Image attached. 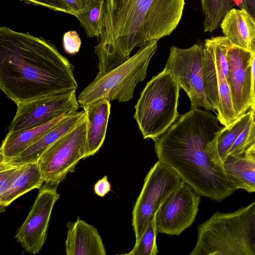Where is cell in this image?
Listing matches in <instances>:
<instances>
[{"label":"cell","instance_id":"cell-1","mask_svg":"<svg viewBox=\"0 0 255 255\" xmlns=\"http://www.w3.org/2000/svg\"><path fill=\"white\" fill-rule=\"evenodd\" d=\"M73 70L49 40L0 27V89L16 105L76 90Z\"/></svg>","mask_w":255,"mask_h":255},{"label":"cell","instance_id":"cell-2","mask_svg":"<svg viewBox=\"0 0 255 255\" xmlns=\"http://www.w3.org/2000/svg\"><path fill=\"white\" fill-rule=\"evenodd\" d=\"M219 123L217 116L191 107L154 139L159 161L173 169L200 196L217 202L237 190L224 169L215 166L205 150L222 128Z\"/></svg>","mask_w":255,"mask_h":255},{"label":"cell","instance_id":"cell-3","mask_svg":"<svg viewBox=\"0 0 255 255\" xmlns=\"http://www.w3.org/2000/svg\"><path fill=\"white\" fill-rule=\"evenodd\" d=\"M185 4V0H128L119 11L105 18L104 31L95 47L98 74L124 63L136 47L170 35Z\"/></svg>","mask_w":255,"mask_h":255},{"label":"cell","instance_id":"cell-4","mask_svg":"<svg viewBox=\"0 0 255 255\" xmlns=\"http://www.w3.org/2000/svg\"><path fill=\"white\" fill-rule=\"evenodd\" d=\"M197 229L190 255H255V201L233 212H215Z\"/></svg>","mask_w":255,"mask_h":255},{"label":"cell","instance_id":"cell-5","mask_svg":"<svg viewBox=\"0 0 255 255\" xmlns=\"http://www.w3.org/2000/svg\"><path fill=\"white\" fill-rule=\"evenodd\" d=\"M180 88L166 69L147 83L135 106L134 115L143 139L157 138L176 120Z\"/></svg>","mask_w":255,"mask_h":255},{"label":"cell","instance_id":"cell-6","mask_svg":"<svg viewBox=\"0 0 255 255\" xmlns=\"http://www.w3.org/2000/svg\"><path fill=\"white\" fill-rule=\"evenodd\" d=\"M158 48L157 41L152 42L139 49L124 63L95 79L79 95L81 108L102 99L126 102L132 99L136 86L146 76L149 62Z\"/></svg>","mask_w":255,"mask_h":255},{"label":"cell","instance_id":"cell-7","mask_svg":"<svg viewBox=\"0 0 255 255\" xmlns=\"http://www.w3.org/2000/svg\"><path fill=\"white\" fill-rule=\"evenodd\" d=\"M225 36L213 37L204 44L202 71L207 98L219 123L229 126L238 118L229 81L227 51L231 46Z\"/></svg>","mask_w":255,"mask_h":255},{"label":"cell","instance_id":"cell-8","mask_svg":"<svg viewBox=\"0 0 255 255\" xmlns=\"http://www.w3.org/2000/svg\"><path fill=\"white\" fill-rule=\"evenodd\" d=\"M182 182L173 169L159 160L151 168L132 212L135 242L140 239L162 204Z\"/></svg>","mask_w":255,"mask_h":255},{"label":"cell","instance_id":"cell-9","mask_svg":"<svg viewBox=\"0 0 255 255\" xmlns=\"http://www.w3.org/2000/svg\"><path fill=\"white\" fill-rule=\"evenodd\" d=\"M86 118L51 144L37 163L45 183L57 185L78 162L85 158Z\"/></svg>","mask_w":255,"mask_h":255},{"label":"cell","instance_id":"cell-10","mask_svg":"<svg viewBox=\"0 0 255 255\" xmlns=\"http://www.w3.org/2000/svg\"><path fill=\"white\" fill-rule=\"evenodd\" d=\"M204 45L195 44L188 48L171 47L164 69L169 70L191 102L192 108H203L215 114L205 93L202 65Z\"/></svg>","mask_w":255,"mask_h":255},{"label":"cell","instance_id":"cell-11","mask_svg":"<svg viewBox=\"0 0 255 255\" xmlns=\"http://www.w3.org/2000/svg\"><path fill=\"white\" fill-rule=\"evenodd\" d=\"M76 90L50 95L17 104V110L8 127L16 131L41 126L64 115L73 114L80 107Z\"/></svg>","mask_w":255,"mask_h":255},{"label":"cell","instance_id":"cell-12","mask_svg":"<svg viewBox=\"0 0 255 255\" xmlns=\"http://www.w3.org/2000/svg\"><path fill=\"white\" fill-rule=\"evenodd\" d=\"M57 185L45 183L39 192L25 220L14 236L26 252L37 254L44 245L54 205L60 198Z\"/></svg>","mask_w":255,"mask_h":255},{"label":"cell","instance_id":"cell-13","mask_svg":"<svg viewBox=\"0 0 255 255\" xmlns=\"http://www.w3.org/2000/svg\"><path fill=\"white\" fill-rule=\"evenodd\" d=\"M200 202V196L182 181L164 201L156 213L157 233L179 235L194 222Z\"/></svg>","mask_w":255,"mask_h":255},{"label":"cell","instance_id":"cell-14","mask_svg":"<svg viewBox=\"0 0 255 255\" xmlns=\"http://www.w3.org/2000/svg\"><path fill=\"white\" fill-rule=\"evenodd\" d=\"M227 56L229 85L234 109L239 117L247 113L252 106L253 52L231 44Z\"/></svg>","mask_w":255,"mask_h":255},{"label":"cell","instance_id":"cell-15","mask_svg":"<svg viewBox=\"0 0 255 255\" xmlns=\"http://www.w3.org/2000/svg\"><path fill=\"white\" fill-rule=\"evenodd\" d=\"M86 118L84 110L68 116L17 155L0 163L20 166L37 162L42 153L51 144L75 128Z\"/></svg>","mask_w":255,"mask_h":255},{"label":"cell","instance_id":"cell-16","mask_svg":"<svg viewBox=\"0 0 255 255\" xmlns=\"http://www.w3.org/2000/svg\"><path fill=\"white\" fill-rule=\"evenodd\" d=\"M65 240L67 255H105L102 238L97 229L78 217L75 222H68Z\"/></svg>","mask_w":255,"mask_h":255},{"label":"cell","instance_id":"cell-17","mask_svg":"<svg viewBox=\"0 0 255 255\" xmlns=\"http://www.w3.org/2000/svg\"><path fill=\"white\" fill-rule=\"evenodd\" d=\"M220 26L233 45L253 52L255 49V20L243 8L231 9Z\"/></svg>","mask_w":255,"mask_h":255},{"label":"cell","instance_id":"cell-18","mask_svg":"<svg viewBox=\"0 0 255 255\" xmlns=\"http://www.w3.org/2000/svg\"><path fill=\"white\" fill-rule=\"evenodd\" d=\"M83 109L87 120L86 158L97 152L104 143L111 112L110 101L102 99Z\"/></svg>","mask_w":255,"mask_h":255},{"label":"cell","instance_id":"cell-19","mask_svg":"<svg viewBox=\"0 0 255 255\" xmlns=\"http://www.w3.org/2000/svg\"><path fill=\"white\" fill-rule=\"evenodd\" d=\"M250 110L239 116L229 126H223L215 134L213 139L206 147V152L212 162L217 167L223 168L229 152L237 138L251 120Z\"/></svg>","mask_w":255,"mask_h":255},{"label":"cell","instance_id":"cell-20","mask_svg":"<svg viewBox=\"0 0 255 255\" xmlns=\"http://www.w3.org/2000/svg\"><path fill=\"white\" fill-rule=\"evenodd\" d=\"M69 115L61 116L38 127L8 131L0 146V162L6 161L17 155Z\"/></svg>","mask_w":255,"mask_h":255},{"label":"cell","instance_id":"cell-21","mask_svg":"<svg viewBox=\"0 0 255 255\" xmlns=\"http://www.w3.org/2000/svg\"><path fill=\"white\" fill-rule=\"evenodd\" d=\"M45 183L37 161L23 165L21 171L9 189L0 196V209L34 189H39Z\"/></svg>","mask_w":255,"mask_h":255},{"label":"cell","instance_id":"cell-22","mask_svg":"<svg viewBox=\"0 0 255 255\" xmlns=\"http://www.w3.org/2000/svg\"><path fill=\"white\" fill-rule=\"evenodd\" d=\"M223 168L237 190L242 189L255 193V158L246 153L229 156Z\"/></svg>","mask_w":255,"mask_h":255},{"label":"cell","instance_id":"cell-23","mask_svg":"<svg viewBox=\"0 0 255 255\" xmlns=\"http://www.w3.org/2000/svg\"><path fill=\"white\" fill-rule=\"evenodd\" d=\"M105 10V0H89L87 7L74 15L88 37L99 38L104 31Z\"/></svg>","mask_w":255,"mask_h":255},{"label":"cell","instance_id":"cell-24","mask_svg":"<svg viewBox=\"0 0 255 255\" xmlns=\"http://www.w3.org/2000/svg\"><path fill=\"white\" fill-rule=\"evenodd\" d=\"M234 3V0H201L204 31L211 32L216 29Z\"/></svg>","mask_w":255,"mask_h":255},{"label":"cell","instance_id":"cell-25","mask_svg":"<svg viewBox=\"0 0 255 255\" xmlns=\"http://www.w3.org/2000/svg\"><path fill=\"white\" fill-rule=\"evenodd\" d=\"M156 215L149 222L147 228L137 242L132 250L125 255H156L158 252L156 244L157 233L156 226Z\"/></svg>","mask_w":255,"mask_h":255},{"label":"cell","instance_id":"cell-26","mask_svg":"<svg viewBox=\"0 0 255 255\" xmlns=\"http://www.w3.org/2000/svg\"><path fill=\"white\" fill-rule=\"evenodd\" d=\"M22 166L0 163V196L9 189L21 171Z\"/></svg>","mask_w":255,"mask_h":255},{"label":"cell","instance_id":"cell-27","mask_svg":"<svg viewBox=\"0 0 255 255\" xmlns=\"http://www.w3.org/2000/svg\"><path fill=\"white\" fill-rule=\"evenodd\" d=\"M81 45V39L75 31H68L63 36V46L64 51L70 55L78 53Z\"/></svg>","mask_w":255,"mask_h":255},{"label":"cell","instance_id":"cell-28","mask_svg":"<svg viewBox=\"0 0 255 255\" xmlns=\"http://www.w3.org/2000/svg\"><path fill=\"white\" fill-rule=\"evenodd\" d=\"M26 4L40 5L54 11L71 14V11L64 0H19Z\"/></svg>","mask_w":255,"mask_h":255},{"label":"cell","instance_id":"cell-29","mask_svg":"<svg viewBox=\"0 0 255 255\" xmlns=\"http://www.w3.org/2000/svg\"><path fill=\"white\" fill-rule=\"evenodd\" d=\"M251 121L237 138L229 152L228 157L240 156L245 153V144L249 134Z\"/></svg>","mask_w":255,"mask_h":255},{"label":"cell","instance_id":"cell-30","mask_svg":"<svg viewBox=\"0 0 255 255\" xmlns=\"http://www.w3.org/2000/svg\"><path fill=\"white\" fill-rule=\"evenodd\" d=\"M252 116L250 130L245 144V152L255 145V103L250 109Z\"/></svg>","mask_w":255,"mask_h":255},{"label":"cell","instance_id":"cell-31","mask_svg":"<svg viewBox=\"0 0 255 255\" xmlns=\"http://www.w3.org/2000/svg\"><path fill=\"white\" fill-rule=\"evenodd\" d=\"M128 0H107L105 18L119 11Z\"/></svg>","mask_w":255,"mask_h":255},{"label":"cell","instance_id":"cell-32","mask_svg":"<svg viewBox=\"0 0 255 255\" xmlns=\"http://www.w3.org/2000/svg\"><path fill=\"white\" fill-rule=\"evenodd\" d=\"M95 193L101 197L105 196L111 190V185L107 176L99 180L94 185Z\"/></svg>","mask_w":255,"mask_h":255},{"label":"cell","instance_id":"cell-33","mask_svg":"<svg viewBox=\"0 0 255 255\" xmlns=\"http://www.w3.org/2000/svg\"><path fill=\"white\" fill-rule=\"evenodd\" d=\"M71 11V14L74 15L83 11L88 4L89 0H64Z\"/></svg>","mask_w":255,"mask_h":255},{"label":"cell","instance_id":"cell-34","mask_svg":"<svg viewBox=\"0 0 255 255\" xmlns=\"http://www.w3.org/2000/svg\"><path fill=\"white\" fill-rule=\"evenodd\" d=\"M239 6L246 10L255 20V0H242Z\"/></svg>","mask_w":255,"mask_h":255},{"label":"cell","instance_id":"cell-35","mask_svg":"<svg viewBox=\"0 0 255 255\" xmlns=\"http://www.w3.org/2000/svg\"><path fill=\"white\" fill-rule=\"evenodd\" d=\"M251 68L252 77V103L253 105L255 103V49L253 52Z\"/></svg>","mask_w":255,"mask_h":255},{"label":"cell","instance_id":"cell-36","mask_svg":"<svg viewBox=\"0 0 255 255\" xmlns=\"http://www.w3.org/2000/svg\"><path fill=\"white\" fill-rule=\"evenodd\" d=\"M244 153L255 158V145L252 148L247 150Z\"/></svg>","mask_w":255,"mask_h":255}]
</instances>
